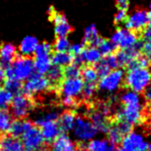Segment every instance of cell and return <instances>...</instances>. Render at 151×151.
<instances>
[{
  "label": "cell",
  "instance_id": "obj_47",
  "mask_svg": "<svg viewBox=\"0 0 151 151\" xmlns=\"http://www.w3.org/2000/svg\"><path fill=\"white\" fill-rule=\"evenodd\" d=\"M116 3V6L119 7V9L126 10L129 7V0H115Z\"/></svg>",
  "mask_w": 151,
  "mask_h": 151
},
{
  "label": "cell",
  "instance_id": "obj_31",
  "mask_svg": "<svg viewBox=\"0 0 151 151\" xmlns=\"http://www.w3.org/2000/svg\"><path fill=\"white\" fill-rule=\"evenodd\" d=\"M120 101L122 105H135L141 104V97L138 93L134 91H127L121 94Z\"/></svg>",
  "mask_w": 151,
  "mask_h": 151
},
{
  "label": "cell",
  "instance_id": "obj_26",
  "mask_svg": "<svg viewBox=\"0 0 151 151\" xmlns=\"http://www.w3.org/2000/svg\"><path fill=\"white\" fill-rule=\"evenodd\" d=\"M81 55H82L85 64L87 63L89 65H95L102 59V56L97 47L94 46H89L87 48H84Z\"/></svg>",
  "mask_w": 151,
  "mask_h": 151
},
{
  "label": "cell",
  "instance_id": "obj_45",
  "mask_svg": "<svg viewBox=\"0 0 151 151\" xmlns=\"http://www.w3.org/2000/svg\"><path fill=\"white\" fill-rule=\"evenodd\" d=\"M142 53L143 56H145L147 59L151 60V42H145L142 45Z\"/></svg>",
  "mask_w": 151,
  "mask_h": 151
},
{
  "label": "cell",
  "instance_id": "obj_41",
  "mask_svg": "<svg viewBox=\"0 0 151 151\" xmlns=\"http://www.w3.org/2000/svg\"><path fill=\"white\" fill-rule=\"evenodd\" d=\"M102 60L104 61V63L108 65V68L111 69V70H115V69H116L119 67V63H117V60L116 58V55H113V54L108 55V56H105Z\"/></svg>",
  "mask_w": 151,
  "mask_h": 151
},
{
  "label": "cell",
  "instance_id": "obj_5",
  "mask_svg": "<svg viewBox=\"0 0 151 151\" xmlns=\"http://www.w3.org/2000/svg\"><path fill=\"white\" fill-rule=\"evenodd\" d=\"M121 148L124 151H147L149 142L142 132L129 131L121 139Z\"/></svg>",
  "mask_w": 151,
  "mask_h": 151
},
{
  "label": "cell",
  "instance_id": "obj_36",
  "mask_svg": "<svg viewBox=\"0 0 151 151\" xmlns=\"http://www.w3.org/2000/svg\"><path fill=\"white\" fill-rule=\"evenodd\" d=\"M14 95L5 90L4 88H0V110H7L12 102Z\"/></svg>",
  "mask_w": 151,
  "mask_h": 151
},
{
  "label": "cell",
  "instance_id": "obj_53",
  "mask_svg": "<svg viewBox=\"0 0 151 151\" xmlns=\"http://www.w3.org/2000/svg\"><path fill=\"white\" fill-rule=\"evenodd\" d=\"M114 151H124V150L122 148H116V149L115 148V150H114Z\"/></svg>",
  "mask_w": 151,
  "mask_h": 151
},
{
  "label": "cell",
  "instance_id": "obj_30",
  "mask_svg": "<svg viewBox=\"0 0 151 151\" xmlns=\"http://www.w3.org/2000/svg\"><path fill=\"white\" fill-rule=\"evenodd\" d=\"M12 122V114L7 110H0V133L5 134L7 132H9Z\"/></svg>",
  "mask_w": 151,
  "mask_h": 151
},
{
  "label": "cell",
  "instance_id": "obj_54",
  "mask_svg": "<svg viewBox=\"0 0 151 151\" xmlns=\"http://www.w3.org/2000/svg\"><path fill=\"white\" fill-rule=\"evenodd\" d=\"M147 25H148V27H150V28H151V18L149 19V21H148V24H147Z\"/></svg>",
  "mask_w": 151,
  "mask_h": 151
},
{
  "label": "cell",
  "instance_id": "obj_34",
  "mask_svg": "<svg viewBox=\"0 0 151 151\" xmlns=\"http://www.w3.org/2000/svg\"><path fill=\"white\" fill-rule=\"evenodd\" d=\"M53 51V47L49 42H39L35 51V57H51V53Z\"/></svg>",
  "mask_w": 151,
  "mask_h": 151
},
{
  "label": "cell",
  "instance_id": "obj_18",
  "mask_svg": "<svg viewBox=\"0 0 151 151\" xmlns=\"http://www.w3.org/2000/svg\"><path fill=\"white\" fill-rule=\"evenodd\" d=\"M17 57V48L12 43H4L0 46V65L7 68Z\"/></svg>",
  "mask_w": 151,
  "mask_h": 151
},
{
  "label": "cell",
  "instance_id": "obj_19",
  "mask_svg": "<svg viewBox=\"0 0 151 151\" xmlns=\"http://www.w3.org/2000/svg\"><path fill=\"white\" fill-rule=\"evenodd\" d=\"M39 45V40L34 36H27L23 38L19 43L18 51L21 56L31 57L34 55L37 46Z\"/></svg>",
  "mask_w": 151,
  "mask_h": 151
},
{
  "label": "cell",
  "instance_id": "obj_13",
  "mask_svg": "<svg viewBox=\"0 0 151 151\" xmlns=\"http://www.w3.org/2000/svg\"><path fill=\"white\" fill-rule=\"evenodd\" d=\"M35 124L37 125V127L40 128L45 142H52L62 132L57 120L40 121V122H36Z\"/></svg>",
  "mask_w": 151,
  "mask_h": 151
},
{
  "label": "cell",
  "instance_id": "obj_24",
  "mask_svg": "<svg viewBox=\"0 0 151 151\" xmlns=\"http://www.w3.org/2000/svg\"><path fill=\"white\" fill-rule=\"evenodd\" d=\"M102 38H100L98 35L96 26L94 24H91L89 26H87L84 32V38H83V42L85 45H89L90 46H94L97 47L98 43L100 42Z\"/></svg>",
  "mask_w": 151,
  "mask_h": 151
},
{
  "label": "cell",
  "instance_id": "obj_16",
  "mask_svg": "<svg viewBox=\"0 0 151 151\" xmlns=\"http://www.w3.org/2000/svg\"><path fill=\"white\" fill-rule=\"evenodd\" d=\"M51 151H81L67 134H60L52 141Z\"/></svg>",
  "mask_w": 151,
  "mask_h": 151
},
{
  "label": "cell",
  "instance_id": "obj_43",
  "mask_svg": "<svg viewBox=\"0 0 151 151\" xmlns=\"http://www.w3.org/2000/svg\"><path fill=\"white\" fill-rule=\"evenodd\" d=\"M85 48V45L84 43H74V45H70L68 49V52L72 54L73 56H76V55H79L82 53V51Z\"/></svg>",
  "mask_w": 151,
  "mask_h": 151
},
{
  "label": "cell",
  "instance_id": "obj_33",
  "mask_svg": "<svg viewBox=\"0 0 151 151\" xmlns=\"http://www.w3.org/2000/svg\"><path fill=\"white\" fill-rule=\"evenodd\" d=\"M97 49L99 50V52H100L101 56L105 57V56H108V55L113 54L114 51L116 49V47L113 45L111 40L101 39L100 42H99L97 45Z\"/></svg>",
  "mask_w": 151,
  "mask_h": 151
},
{
  "label": "cell",
  "instance_id": "obj_21",
  "mask_svg": "<svg viewBox=\"0 0 151 151\" xmlns=\"http://www.w3.org/2000/svg\"><path fill=\"white\" fill-rule=\"evenodd\" d=\"M88 151H114L115 143L105 138H94L88 142Z\"/></svg>",
  "mask_w": 151,
  "mask_h": 151
},
{
  "label": "cell",
  "instance_id": "obj_32",
  "mask_svg": "<svg viewBox=\"0 0 151 151\" xmlns=\"http://www.w3.org/2000/svg\"><path fill=\"white\" fill-rule=\"evenodd\" d=\"M81 75L83 77L82 80L86 83H97L99 79L94 67L91 65H87L83 69H81Z\"/></svg>",
  "mask_w": 151,
  "mask_h": 151
},
{
  "label": "cell",
  "instance_id": "obj_55",
  "mask_svg": "<svg viewBox=\"0 0 151 151\" xmlns=\"http://www.w3.org/2000/svg\"><path fill=\"white\" fill-rule=\"evenodd\" d=\"M150 11H151V3H150Z\"/></svg>",
  "mask_w": 151,
  "mask_h": 151
},
{
  "label": "cell",
  "instance_id": "obj_14",
  "mask_svg": "<svg viewBox=\"0 0 151 151\" xmlns=\"http://www.w3.org/2000/svg\"><path fill=\"white\" fill-rule=\"evenodd\" d=\"M132 126L124 121H116V123L111 124L107 131L108 139H110L113 143H117L121 141L125 134L131 131Z\"/></svg>",
  "mask_w": 151,
  "mask_h": 151
},
{
  "label": "cell",
  "instance_id": "obj_11",
  "mask_svg": "<svg viewBox=\"0 0 151 151\" xmlns=\"http://www.w3.org/2000/svg\"><path fill=\"white\" fill-rule=\"evenodd\" d=\"M149 19L148 12H146L145 10H137L131 16L127 17L124 22L125 28L132 32H139L147 26Z\"/></svg>",
  "mask_w": 151,
  "mask_h": 151
},
{
  "label": "cell",
  "instance_id": "obj_7",
  "mask_svg": "<svg viewBox=\"0 0 151 151\" xmlns=\"http://www.w3.org/2000/svg\"><path fill=\"white\" fill-rule=\"evenodd\" d=\"M11 114L17 119H24L33 109V101L31 97L27 96L23 93L16 94L13 96L11 102Z\"/></svg>",
  "mask_w": 151,
  "mask_h": 151
},
{
  "label": "cell",
  "instance_id": "obj_51",
  "mask_svg": "<svg viewBox=\"0 0 151 151\" xmlns=\"http://www.w3.org/2000/svg\"><path fill=\"white\" fill-rule=\"evenodd\" d=\"M24 151H45V149H42V150H29V149H24Z\"/></svg>",
  "mask_w": 151,
  "mask_h": 151
},
{
  "label": "cell",
  "instance_id": "obj_40",
  "mask_svg": "<svg viewBox=\"0 0 151 151\" xmlns=\"http://www.w3.org/2000/svg\"><path fill=\"white\" fill-rule=\"evenodd\" d=\"M93 67H94L95 70H96V72H97L99 78H102V77H104V76H106L107 74H108L110 71H112L111 69L108 68V65H107L104 63V61L102 60V59L98 63H96L95 65H93Z\"/></svg>",
  "mask_w": 151,
  "mask_h": 151
},
{
  "label": "cell",
  "instance_id": "obj_46",
  "mask_svg": "<svg viewBox=\"0 0 151 151\" xmlns=\"http://www.w3.org/2000/svg\"><path fill=\"white\" fill-rule=\"evenodd\" d=\"M142 39L145 42H151V28L147 27L142 33Z\"/></svg>",
  "mask_w": 151,
  "mask_h": 151
},
{
  "label": "cell",
  "instance_id": "obj_2",
  "mask_svg": "<svg viewBox=\"0 0 151 151\" xmlns=\"http://www.w3.org/2000/svg\"><path fill=\"white\" fill-rule=\"evenodd\" d=\"M151 83V72L147 68L139 67L128 68L125 76V84L131 91L142 93Z\"/></svg>",
  "mask_w": 151,
  "mask_h": 151
},
{
  "label": "cell",
  "instance_id": "obj_38",
  "mask_svg": "<svg viewBox=\"0 0 151 151\" xmlns=\"http://www.w3.org/2000/svg\"><path fill=\"white\" fill-rule=\"evenodd\" d=\"M52 47L55 52H65L70 47V42L67 38H58Z\"/></svg>",
  "mask_w": 151,
  "mask_h": 151
},
{
  "label": "cell",
  "instance_id": "obj_27",
  "mask_svg": "<svg viewBox=\"0 0 151 151\" xmlns=\"http://www.w3.org/2000/svg\"><path fill=\"white\" fill-rule=\"evenodd\" d=\"M51 67H52L51 57H35L34 72L42 75H45Z\"/></svg>",
  "mask_w": 151,
  "mask_h": 151
},
{
  "label": "cell",
  "instance_id": "obj_10",
  "mask_svg": "<svg viewBox=\"0 0 151 151\" xmlns=\"http://www.w3.org/2000/svg\"><path fill=\"white\" fill-rule=\"evenodd\" d=\"M84 81L82 78H65L61 81L59 88L63 97H70L75 99L82 94Z\"/></svg>",
  "mask_w": 151,
  "mask_h": 151
},
{
  "label": "cell",
  "instance_id": "obj_1",
  "mask_svg": "<svg viewBox=\"0 0 151 151\" xmlns=\"http://www.w3.org/2000/svg\"><path fill=\"white\" fill-rule=\"evenodd\" d=\"M34 73V60L31 57L19 56L5 68V78L23 82Z\"/></svg>",
  "mask_w": 151,
  "mask_h": 151
},
{
  "label": "cell",
  "instance_id": "obj_52",
  "mask_svg": "<svg viewBox=\"0 0 151 151\" xmlns=\"http://www.w3.org/2000/svg\"><path fill=\"white\" fill-rule=\"evenodd\" d=\"M147 151H151V142L148 145V147H147Z\"/></svg>",
  "mask_w": 151,
  "mask_h": 151
},
{
  "label": "cell",
  "instance_id": "obj_48",
  "mask_svg": "<svg viewBox=\"0 0 151 151\" xmlns=\"http://www.w3.org/2000/svg\"><path fill=\"white\" fill-rule=\"evenodd\" d=\"M62 104L67 107H70L75 104V99L70 97H62Z\"/></svg>",
  "mask_w": 151,
  "mask_h": 151
},
{
  "label": "cell",
  "instance_id": "obj_25",
  "mask_svg": "<svg viewBox=\"0 0 151 151\" xmlns=\"http://www.w3.org/2000/svg\"><path fill=\"white\" fill-rule=\"evenodd\" d=\"M73 55L68 51L65 52H56L51 57V64L52 65H56L59 68H65L67 65L72 64Z\"/></svg>",
  "mask_w": 151,
  "mask_h": 151
},
{
  "label": "cell",
  "instance_id": "obj_42",
  "mask_svg": "<svg viewBox=\"0 0 151 151\" xmlns=\"http://www.w3.org/2000/svg\"><path fill=\"white\" fill-rule=\"evenodd\" d=\"M127 17L128 16H127V11L126 10L119 9V11H117V13L116 14V16H115V18H114L115 23L116 24H120V23L125 22Z\"/></svg>",
  "mask_w": 151,
  "mask_h": 151
},
{
  "label": "cell",
  "instance_id": "obj_49",
  "mask_svg": "<svg viewBox=\"0 0 151 151\" xmlns=\"http://www.w3.org/2000/svg\"><path fill=\"white\" fill-rule=\"evenodd\" d=\"M145 100L148 102L149 104H151V83L145 90Z\"/></svg>",
  "mask_w": 151,
  "mask_h": 151
},
{
  "label": "cell",
  "instance_id": "obj_4",
  "mask_svg": "<svg viewBox=\"0 0 151 151\" xmlns=\"http://www.w3.org/2000/svg\"><path fill=\"white\" fill-rule=\"evenodd\" d=\"M50 87L52 86L45 75L34 72L27 80H25V83L22 85L21 93L31 97L33 94L40 93L47 91Z\"/></svg>",
  "mask_w": 151,
  "mask_h": 151
},
{
  "label": "cell",
  "instance_id": "obj_9",
  "mask_svg": "<svg viewBox=\"0 0 151 151\" xmlns=\"http://www.w3.org/2000/svg\"><path fill=\"white\" fill-rule=\"evenodd\" d=\"M22 143L25 149L29 150H42L45 149V138L40 132V128L32 126L25 132L22 137Z\"/></svg>",
  "mask_w": 151,
  "mask_h": 151
},
{
  "label": "cell",
  "instance_id": "obj_20",
  "mask_svg": "<svg viewBox=\"0 0 151 151\" xmlns=\"http://www.w3.org/2000/svg\"><path fill=\"white\" fill-rule=\"evenodd\" d=\"M89 119L91 121V123L94 125V127L96 128L98 133L99 132H100V133H107L110 125H111L107 116L103 115L98 110L97 111L91 112Z\"/></svg>",
  "mask_w": 151,
  "mask_h": 151
},
{
  "label": "cell",
  "instance_id": "obj_50",
  "mask_svg": "<svg viewBox=\"0 0 151 151\" xmlns=\"http://www.w3.org/2000/svg\"><path fill=\"white\" fill-rule=\"evenodd\" d=\"M5 79V68L0 65V81H3Z\"/></svg>",
  "mask_w": 151,
  "mask_h": 151
},
{
  "label": "cell",
  "instance_id": "obj_15",
  "mask_svg": "<svg viewBox=\"0 0 151 151\" xmlns=\"http://www.w3.org/2000/svg\"><path fill=\"white\" fill-rule=\"evenodd\" d=\"M52 20L55 24L54 32L58 38H67L68 35L72 31L71 25L68 23V21L65 14L54 12L52 14Z\"/></svg>",
  "mask_w": 151,
  "mask_h": 151
},
{
  "label": "cell",
  "instance_id": "obj_17",
  "mask_svg": "<svg viewBox=\"0 0 151 151\" xmlns=\"http://www.w3.org/2000/svg\"><path fill=\"white\" fill-rule=\"evenodd\" d=\"M24 149L19 138L12 135H3L0 137V151H24Z\"/></svg>",
  "mask_w": 151,
  "mask_h": 151
},
{
  "label": "cell",
  "instance_id": "obj_3",
  "mask_svg": "<svg viewBox=\"0 0 151 151\" xmlns=\"http://www.w3.org/2000/svg\"><path fill=\"white\" fill-rule=\"evenodd\" d=\"M72 134L80 142H89L97 135V130L91 121L84 116H76L74 125L72 128Z\"/></svg>",
  "mask_w": 151,
  "mask_h": 151
},
{
  "label": "cell",
  "instance_id": "obj_23",
  "mask_svg": "<svg viewBox=\"0 0 151 151\" xmlns=\"http://www.w3.org/2000/svg\"><path fill=\"white\" fill-rule=\"evenodd\" d=\"M75 119H76V116L74 113L71 111H65L62 115L59 116L57 122L59 124V127H60L61 131L67 133V132L72 130Z\"/></svg>",
  "mask_w": 151,
  "mask_h": 151
},
{
  "label": "cell",
  "instance_id": "obj_39",
  "mask_svg": "<svg viewBox=\"0 0 151 151\" xmlns=\"http://www.w3.org/2000/svg\"><path fill=\"white\" fill-rule=\"evenodd\" d=\"M97 89V85L96 83H86L84 82L83 90H82V94L85 98H91L93 97L95 91Z\"/></svg>",
  "mask_w": 151,
  "mask_h": 151
},
{
  "label": "cell",
  "instance_id": "obj_29",
  "mask_svg": "<svg viewBox=\"0 0 151 151\" xmlns=\"http://www.w3.org/2000/svg\"><path fill=\"white\" fill-rule=\"evenodd\" d=\"M138 40H139L138 37L134 32L125 29L123 35H122V38H121L120 42H119V46L121 49L130 48V47H132L136 42H137Z\"/></svg>",
  "mask_w": 151,
  "mask_h": 151
},
{
  "label": "cell",
  "instance_id": "obj_22",
  "mask_svg": "<svg viewBox=\"0 0 151 151\" xmlns=\"http://www.w3.org/2000/svg\"><path fill=\"white\" fill-rule=\"evenodd\" d=\"M33 126V124L31 121H29L27 119H17L12 122L10 128V135L14 136L16 138H21L23 136V134L26 132L28 129H30Z\"/></svg>",
  "mask_w": 151,
  "mask_h": 151
},
{
  "label": "cell",
  "instance_id": "obj_35",
  "mask_svg": "<svg viewBox=\"0 0 151 151\" xmlns=\"http://www.w3.org/2000/svg\"><path fill=\"white\" fill-rule=\"evenodd\" d=\"M4 89L10 91L13 95L19 94L22 91V83L17 80L7 79L4 83Z\"/></svg>",
  "mask_w": 151,
  "mask_h": 151
},
{
  "label": "cell",
  "instance_id": "obj_44",
  "mask_svg": "<svg viewBox=\"0 0 151 151\" xmlns=\"http://www.w3.org/2000/svg\"><path fill=\"white\" fill-rule=\"evenodd\" d=\"M98 111L101 112L103 115L108 116L109 114L111 113V111H112L111 105L108 104V103H101V104L98 106Z\"/></svg>",
  "mask_w": 151,
  "mask_h": 151
},
{
  "label": "cell",
  "instance_id": "obj_12",
  "mask_svg": "<svg viewBox=\"0 0 151 151\" xmlns=\"http://www.w3.org/2000/svg\"><path fill=\"white\" fill-rule=\"evenodd\" d=\"M143 42L141 40H138L135 45L126 49H120L116 52V58L120 67H128V65L131 62L136 60L139 56H141V52L142 49Z\"/></svg>",
  "mask_w": 151,
  "mask_h": 151
},
{
  "label": "cell",
  "instance_id": "obj_37",
  "mask_svg": "<svg viewBox=\"0 0 151 151\" xmlns=\"http://www.w3.org/2000/svg\"><path fill=\"white\" fill-rule=\"evenodd\" d=\"M65 78H79L81 76V68L74 64H70L63 68Z\"/></svg>",
  "mask_w": 151,
  "mask_h": 151
},
{
  "label": "cell",
  "instance_id": "obj_28",
  "mask_svg": "<svg viewBox=\"0 0 151 151\" xmlns=\"http://www.w3.org/2000/svg\"><path fill=\"white\" fill-rule=\"evenodd\" d=\"M47 79L49 80L51 86H56V85H60L61 81L64 78V72H63V68L56 67V65H52L50 69L46 73Z\"/></svg>",
  "mask_w": 151,
  "mask_h": 151
},
{
  "label": "cell",
  "instance_id": "obj_8",
  "mask_svg": "<svg viewBox=\"0 0 151 151\" xmlns=\"http://www.w3.org/2000/svg\"><path fill=\"white\" fill-rule=\"evenodd\" d=\"M124 79V72L122 69H115L110 71L106 76L100 78L98 83V89L104 93H113L119 88Z\"/></svg>",
  "mask_w": 151,
  "mask_h": 151
},
{
  "label": "cell",
  "instance_id": "obj_6",
  "mask_svg": "<svg viewBox=\"0 0 151 151\" xmlns=\"http://www.w3.org/2000/svg\"><path fill=\"white\" fill-rule=\"evenodd\" d=\"M116 121H124L131 126L141 123L142 119V106L141 104L122 105L116 113Z\"/></svg>",
  "mask_w": 151,
  "mask_h": 151
}]
</instances>
